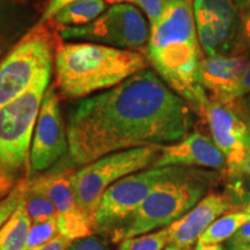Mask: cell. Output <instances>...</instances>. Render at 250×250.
Segmentation results:
<instances>
[{"label": "cell", "mask_w": 250, "mask_h": 250, "mask_svg": "<svg viewBox=\"0 0 250 250\" xmlns=\"http://www.w3.org/2000/svg\"><path fill=\"white\" fill-rule=\"evenodd\" d=\"M191 108L158 74L140 71L79 102L68 117V154L83 167L115 152L177 143L191 133Z\"/></svg>", "instance_id": "6da1fadb"}, {"label": "cell", "mask_w": 250, "mask_h": 250, "mask_svg": "<svg viewBox=\"0 0 250 250\" xmlns=\"http://www.w3.org/2000/svg\"><path fill=\"white\" fill-rule=\"evenodd\" d=\"M192 4L193 0H165L160 20L151 26L147 59L166 85L204 115L210 99L201 81L204 57Z\"/></svg>", "instance_id": "7a4b0ae2"}, {"label": "cell", "mask_w": 250, "mask_h": 250, "mask_svg": "<svg viewBox=\"0 0 250 250\" xmlns=\"http://www.w3.org/2000/svg\"><path fill=\"white\" fill-rule=\"evenodd\" d=\"M146 66L147 58L138 51L89 42L67 43L55 56L56 83L70 99L114 88Z\"/></svg>", "instance_id": "3957f363"}, {"label": "cell", "mask_w": 250, "mask_h": 250, "mask_svg": "<svg viewBox=\"0 0 250 250\" xmlns=\"http://www.w3.org/2000/svg\"><path fill=\"white\" fill-rule=\"evenodd\" d=\"M217 174L210 170L180 167L153 188L139 208L112 234V242H122L161 229L179 220L208 196Z\"/></svg>", "instance_id": "277c9868"}, {"label": "cell", "mask_w": 250, "mask_h": 250, "mask_svg": "<svg viewBox=\"0 0 250 250\" xmlns=\"http://www.w3.org/2000/svg\"><path fill=\"white\" fill-rule=\"evenodd\" d=\"M51 72L43 74L20 98L0 109V199L30 170V147L41 103Z\"/></svg>", "instance_id": "5b68a950"}, {"label": "cell", "mask_w": 250, "mask_h": 250, "mask_svg": "<svg viewBox=\"0 0 250 250\" xmlns=\"http://www.w3.org/2000/svg\"><path fill=\"white\" fill-rule=\"evenodd\" d=\"M161 146H144L115 152L71 174L78 205L93 218L105 190L131 174L147 169L158 160Z\"/></svg>", "instance_id": "8992f818"}, {"label": "cell", "mask_w": 250, "mask_h": 250, "mask_svg": "<svg viewBox=\"0 0 250 250\" xmlns=\"http://www.w3.org/2000/svg\"><path fill=\"white\" fill-rule=\"evenodd\" d=\"M180 167L148 168L124 177L109 187L100 199L92 218L93 233L111 237L139 208L156 184Z\"/></svg>", "instance_id": "52a82bcc"}, {"label": "cell", "mask_w": 250, "mask_h": 250, "mask_svg": "<svg viewBox=\"0 0 250 250\" xmlns=\"http://www.w3.org/2000/svg\"><path fill=\"white\" fill-rule=\"evenodd\" d=\"M59 34L64 40H79L137 51L148 43L151 26L138 7L132 4H117L93 22L80 27H62Z\"/></svg>", "instance_id": "ba28073f"}, {"label": "cell", "mask_w": 250, "mask_h": 250, "mask_svg": "<svg viewBox=\"0 0 250 250\" xmlns=\"http://www.w3.org/2000/svg\"><path fill=\"white\" fill-rule=\"evenodd\" d=\"M52 45L43 31L28 34L0 62V109L51 72Z\"/></svg>", "instance_id": "9c48e42d"}, {"label": "cell", "mask_w": 250, "mask_h": 250, "mask_svg": "<svg viewBox=\"0 0 250 250\" xmlns=\"http://www.w3.org/2000/svg\"><path fill=\"white\" fill-rule=\"evenodd\" d=\"M68 152L67 131L61 115L59 98L49 86L41 103L30 147V171L49 170Z\"/></svg>", "instance_id": "30bf717a"}, {"label": "cell", "mask_w": 250, "mask_h": 250, "mask_svg": "<svg viewBox=\"0 0 250 250\" xmlns=\"http://www.w3.org/2000/svg\"><path fill=\"white\" fill-rule=\"evenodd\" d=\"M192 5L204 55H232L239 31V9L228 0H193Z\"/></svg>", "instance_id": "8fae6325"}, {"label": "cell", "mask_w": 250, "mask_h": 250, "mask_svg": "<svg viewBox=\"0 0 250 250\" xmlns=\"http://www.w3.org/2000/svg\"><path fill=\"white\" fill-rule=\"evenodd\" d=\"M27 187L48 197L57 211L58 233L76 241L92 235V219L78 205L71 173L57 171L27 180Z\"/></svg>", "instance_id": "7c38bea8"}, {"label": "cell", "mask_w": 250, "mask_h": 250, "mask_svg": "<svg viewBox=\"0 0 250 250\" xmlns=\"http://www.w3.org/2000/svg\"><path fill=\"white\" fill-rule=\"evenodd\" d=\"M204 116L212 139L226 158V170L234 169L250 153L249 126L229 107L212 100L206 105Z\"/></svg>", "instance_id": "4fadbf2b"}, {"label": "cell", "mask_w": 250, "mask_h": 250, "mask_svg": "<svg viewBox=\"0 0 250 250\" xmlns=\"http://www.w3.org/2000/svg\"><path fill=\"white\" fill-rule=\"evenodd\" d=\"M152 167H199L220 171L226 169L227 162L213 139L195 131L180 142L161 146L160 155Z\"/></svg>", "instance_id": "5bb4252c"}, {"label": "cell", "mask_w": 250, "mask_h": 250, "mask_svg": "<svg viewBox=\"0 0 250 250\" xmlns=\"http://www.w3.org/2000/svg\"><path fill=\"white\" fill-rule=\"evenodd\" d=\"M230 210L235 208L225 193H208L187 214L169 225L170 245L190 250L218 218Z\"/></svg>", "instance_id": "9a60e30c"}, {"label": "cell", "mask_w": 250, "mask_h": 250, "mask_svg": "<svg viewBox=\"0 0 250 250\" xmlns=\"http://www.w3.org/2000/svg\"><path fill=\"white\" fill-rule=\"evenodd\" d=\"M250 64V56H205L201 65V81L211 93L212 101L228 104Z\"/></svg>", "instance_id": "2e32d148"}, {"label": "cell", "mask_w": 250, "mask_h": 250, "mask_svg": "<svg viewBox=\"0 0 250 250\" xmlns=\"http://www.w3.org/2000/svg\"><path fill=\"white\" fill-rule=\"evenodd\" d=\"M31 220L23 199L0 228V250H24Z\"/></svg>", "instance_id": "e0dca14e"}, {"label": "cell", "mask_w": 250, "mask_h": 250, "mask_svg": "<svg viewBox=\"0 0 250 250\" xmlns=\"http://www.w3.org/2000/svg\"><path fill=\"white\" fill-rule=\"evenodd\" d=\"M105 5L104 0H77L62 8L52 20L62 28L85 26L104 13Z\"/></svg>", "instance_id": "ac0fdd59"}, {"label": "cell", "mask_w": 250, "mask_h": 250, "mask_svg": "<svg viewBox=\"0 0 250 250\" xmlns=\"http://www.w3.org/2000/svg\"><path fill=\"white\" fill-rule=\"evenodd\" d=\"M250 220V214L245 211H234L225 213L211 225L197 242L204 245H220L235 235L237 230Z\"/></svg>", "instance_id": "d6986e66"}, {"label": "cell", "mask_w": 250, "mask_h": 250, "mask_svg": "<svg viewBox=\"0 0 250 250\" xmlns=\"http://www.w3.org/2000/svg\"><path fill=\"white\" fill-rule=\"evenodd\" d=\"M23 203L26 205L27 212L33 225L45 223L50 219L57 218V211L48 197L39 191H35V190L29 189L27 187V182L26 189H24Z\"/></svg>", "instance_id": "ffe728a7"}, {"label": "cell", "mask_w": 250, "mask_h": 250, "mask_svg": "<svg viewBox=\"0 0 250 250\" xmlns=\"http://www.w3.org/2000/svg\"><path fill=\"white\" fill-rule=\"evenodd\" d=\"M225 195L233 203L235 210L250 205V174L226 171Z\"/></svg>", "instance_id": "44dd1931"}, {"label": "cell", "mask_w": 250, "mask_h": 250, "mask_svg": "<svg viewBox=\"0 0 250 250\" xmlns=\"http://www.w3.org/2000/svg\"><path fill=\"white\" fill-rule=\"evenodd\" d=\"M171 230L167 226L156 232L143 234L124 240L118 246V250H164L170 245Z\"/></svg>", "instance_id": "7402d4cb"}, {"label": "cell", "mask_w": 250, "mask_h": 250, "mask_svg": "<svg viewBox=\"0 0 250 250\" xmlns=\"http://www.w3.org/2000/svg\"><path fill=\"white\" fill-rule=\"evenodd\" d=\"M57 218L50 219L45 223L33 225L28 234L24 250H33L37 247L44 245L45 242L50 241L58 235Z\"/></svg>", "instance_id": "603a6c76"}, {"label": "cell", "mask_w": 250, "mask_h": 250, "mask_svg": "<svg viewBox=\"0 0 250 250\" xmlns=\"http://www.w3.org/2000/svg\"><path fill=\"white\" fill-rule=\"evenodd\" d=\"M17 5L9 0H0V51L6 45L9 34L17 26L19 11Z\"/></svg>", "instance_id": "cb8c5ba5"}, {"label": "cell", "mask_w": 250, "mask_h": 250, "mask_svg": "<svg viewBox=\"0 0 250 250\" xmlns=\"http://www.w3.org/2000/svg\"><path fill=\"white\" fill-rule=\"evenodd\" d=\"M26 181L19 183L17 187L9 192L5 198L0 199V228L2 227L6 221L8 220L9 217L14 213V211L17 210V208L22 202L23 195H24V189H26Z\"/></svg>", "instance_id": "d4e9b609"}, {"label": "cell", "mask_w": 250, "mask_h": 250, "mask_svg": "<svg viewBox=\"0 0 250 250\" xmlns=\"http://www.w3.org/2000/svg\"><path fill=\"white\" fill-rule=\"evenodd\" d=\"M232 55L250 56V7L240 15L239 31Z\"/></svg>", "instance_id": "484cf974"}, {"label": "cell", "mask_w": 250, "mask_h": 250, "mask_svg": "<svg viewBox=\"0 0 250 250\" xmlns=\"http://www.w3.org/2000/svg\"><path fill=\"white\" fill-rule=\"evenodd\" d=\"M132 2L146 14L149 26L158 22L164 13L165 0H132Z\"/></svg>", "instance_id": "4316f807"}, {"label": "cell", "mask_w": 250, "mask_h": 250, "mask_svg": "<svg viewBox=\"0 0 250 250\" xmlns=\"http://www.w3.org/2000/svg\"><path fill=\"white\" fill-rule=\"evenodd\" d=\"M67 250H112L107 241L98 235H89L76 240L71 243Z\"/></svg>", "instance_id": "83f0119b"}, {"label": "cell", "mask_w": 250, "mask_h": 250, "mask_svg": "<svg viewBox=\"0 0 250 250\" xmlns=\"http://www.w3.org/2000/svg\"><path fill=\"white\" fill-rule=\"evenodd\" d=\"M74 1H77V0H49L48 5L41 15L39 22H37L36 28H41L45 22L52 20L62 8H65Z\"/></svg>", "instance_id": "f1b7e54d"}, {"label": "cell", "mask_w": 250, "mask_h": 250, "mask_svg": "<svg viewBox=\"0 0 250 250\" xmlns=\"http://www.w3.org/2000/svg\"><path fill=\"white\" fill-rule=\"evenodd\" d=\"M232 110H234L239 115V117H241L243 121L246 122V124L248 125L250 129V94L243 96V98L234 101L232 104L227 105Z\"/></svg>", "instance_id": "f546056e"}, {"label": "cell", "mask_w": 250, "mask_h": 250, "mask_svg": "<svg viewBox=\"0 0 250 250\" xmlns=\"http://www.w3.org/2000/svg\"><path fill=\"white\" fill-rule=\"evenodd\" d=\"M248 94H250V64H249L248 68H247L245 76H243L242 79L240 80V83H239V85H237L236 89L234 90L232 98H230L229 103H228V104H225V105L232 104L234 101H236V100L243 98V96L248 95Z\"/></svg>", "instance_id": "4dcf8cb0"}, {"label": "cell", "mask_w": 250, "mask_h": 250, "mask_svg": "<svg viewBox=\"0 0 250 250\" xmlns=\"http://www.w3.org/2000/svg\"><path fill=\"white\" fill-rule=\"evenodd\" d=\"M72 242H73L72 240L58 234V235L54 237V239H51L50 241L45 242L44 245L37 247V248L33 250H67Z\"/></svg>", "instance_id": "1f68e13d"}, {"label": "cell", "mask_w": 250, "mask_h": 250, "mask_svg": "<svg viewBox=\"0 0 250 250\" xmlns=\"http://www.w3.org/2000/svg\"><path fill=\"white\" fill-rule=\"evenodd\" d=\"M250 243V220L237 230L235 235L226 242V245H242Z\"/></svg>", "instance_id": "d6a6232c"}, {"label": "cell", "mask_w": 250, "mask_h": 250, "mask_svg": "<svg viewBox=\"0 0 250 250\" xmlns=\"http://www.w3.org/2000/svg\"><path fill=\"white\" fill-rule=\"evenodd\" d=\"M226 171H239V173H245L250 174V153L247 155V158L243 160L241 164L237 166L236 168H234L232 170H226Z\"/></svg>", "instance_id": "836d02e7"}, {"label": "cell", "mask_w": 250, "mask_h": 250, "mask_svg": "<svg viewBox=\"0 0 250 250\" xmlns=\"http://www.w3.org/2000/svg\"><path fill=\"white\" fill-rule=\"evenodd\" d=\"M193 250H225L221 245H204L202 242H197Z\"/></svg>", "instance_id": "e575fe53"}, {"label": "cell", "mask_w": 250, "mask_h": 250, "mask_svg": "<svg viewBox=\"0 0 250 250\" xmlns=\"http://www.w3.org/2000/svg\"><path fill=\"white\" fill-rule=\"evenodd\" d=\"M228 1L232 2L239 9V12H243L250 7V0H228Z\"/></svg>", "instance_id": "d590c367"}, {"label": "cell", "mask_w": 250, "mask_h": 250, "mask_svg": "<svg viewBox=\"0 0 250 250\" xmlns=\"http://www.w3.org/2000/svg\"><path fill=\"white\" fill-rule=\"evenodd\" d=\"M226 250H250V243H242V245H226Z\"/></svg>", "instance_id": "8d00e7d4"}, {"label": "cell", "mask_w": 250, "mask_h": 250, "mask_svg": "<svg viewBox=\"0 0 250 250\" xmlns=\"http://www.w3.org/2000/svg\"><path fill=\"white\" fill-rule=\"evenodd\" d=\"M105 2L109 4L117 5V4H132V0H104Z\"/></svg>", "instance_id": "74e56055"}, {"label": "cell", "mask_w": 250, "mask_h": 250, "mask_svg": "<svg viewBox=\"0 0 250 250\" xmlns=\"http://www.w3.org/2000/svg\"><path fill=\"white\" fill-rule=\"evenodd\" d=\"M164 250H186V249H182V248H179V247L176 246H173V245H168L167 247Z\"/></svg>", "instance_id": "f35d334b"}, {"label": "cell", "mask_w": 250, "mask_h": 250, "mask_svg": "<svg viewBox=\"0 0 250 250\" xmlns=\"http://www.w3.org/2000/svg\"><path fill=\"white\" fill-rule=\"evenodd\" d=\"M9 1H13L15 4H19V5H22L24 2L27 1V0H9Z\"/></svg>", "instance_id": "ab89813d"}, {"label": "cell", "mask_w": 250, "mask_h": 250, "mask_svg": "<svg viewBox=\"0 0 250 250\" xmlns=\"http://www.w3.org/2000/svg\"><path fill=\"white\" fill-rule=\"evenodd\" d=\"M242 211H245V212H247V213H249L250 214V205H248V206H246L245 208H243Z\"/></svg>", "instance_id": "60d3db41"}]
</instances>
